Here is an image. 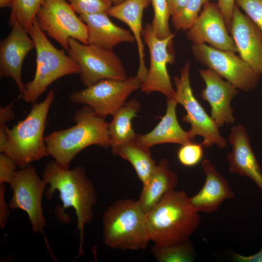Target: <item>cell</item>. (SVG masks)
Masks as SVG:
<instances>
[{
	"label": "cell",
	"mask_w": 262,
	"mask_h": 262,
	"mask_svg": "<svg viewBox=\"0 0 262 262\" xmlns=\"http://www.w3.org/2000/svg\"><path fill=\"white\" fill-rule=\"evenodd\" d=\"M42 179L49 185L45 193L50 199L55 191L59 193L62 203L60 210H55L57 218L65 223L69 221L64 211L72 208L77 218V229L80 232V245L78 256L82 255L84 229L85 224L94 218L93 207L97 200L95 187L88 178L84 168L76 166L72 169L62 165L54 160L45 166Z\"/></svg>",
	"instance_id": "6da1fadb"
},
{
	"label": "cell",
	"mask_w": 262,
	"mask_h": 262,
	"mask_svg": "<svg viewBox=\"0 0 262 262\" xmlns=\"http://www.w3.org/2000/svg\"><path fill=\"white\" fill-rule=\"evenodd\" d=\"M191 205L185 192H167L146 213L150 241L164 246L190 239L198 228L200 217Z\"/></svg>",
	"instance_id": "7a4b0ae2"
},
{
	"label": "cell",
	"mask_w": 262,
	"mask_h": 262,
	"mask_svg": "<svg viewBox=\"0 0 262 262\" xmlns=\"http://www.w3.org/2000/svg\"><path fill=\"white\" fill-rule=\"evenodd\" d=\"M75 125L51 132L44 137L49 155L56 162L69 167L71 161L82 150L91 145L110 147L108 123L97 115L92 108L85 105L73 116Z\"/></svg>",
	"instance_id": "3957f363"
},
{
	"label": "cell",
	"mask_w": 262,
	"mask_h": 262,
	"mask_svg": "<svg viewBox=\"0 0 262 262\" xmlns=\"http://www.w3.org/2000/svg\"><path fill=\"white\" fill-rule=\"evenodd\" d=\"M54 96V90H50L44 100L33 104L24 119L11 129L6 127V143L2 153L12 159L20 169L49 156L44 132Z\"/></svg>",
	"instance_id": "277c9868"
},
{
	"label": "cell",
	"mask_w": 262,
	"mask_h": 262,
	"mask_svg": "<svg viewBox=\"0 0 262 262\" xmlns=\"http://www.w3.org/2000/svg\"><path fill=\"white\" fill-rule=\"evenodd\" d=\"M103 237L109 247L122 250L145 249L150 241L146 214L138 200L115 201L102 216Z\"/></svg>",
	"instance_id": "5b68a950"
},
{
	"label": "cell",
	"mask_w": 262,
	"mask_h": 262,
	"mask_svg": "<svg viewBox=\"0 0 262 262\" xmlns=\"http://www.w3.org/2000/svg\"><path fill=\"white\" fill-rule=\"evenodd\" d=\"M28 33L36 50V70L33 80L25 84L21 98L34 104L52 82L66 75L79 74L78 66L63 49L55 48L40 28L36 19Z\"/></svg>",
	"instance_id": "8992f818"
},
{
	"label": "cell",
	"mask_w": 262,
	"mask_h": 262,
	"mask_svg": "<svg viewBox=\"0 0 262 262\" xmlns=\"http://www.w3.org/2000/svg\"><path fill=\"white\" fill-rule=\"evenodd\" d=\"M190 61L186 62L181 68L180 76L174 77L176 90L173 98L186 112L182 121L190 124L191 128L187 132L191 140H194L196 136H200L203 139L201 143L203 147H209L215 144L224 148L227 145L226 140L194 95L190 79Z\"/></svg>",
	"instance_id": "52a82bcc"
},
{
	"label": "cell",
	"mask_w": 262,
	"mask_h": 262,
	"mask_svg": "<svg viewBox=\"0 0 262 262\" xmlns=\"http://www.w3.org/2000/svg\"><path fill=\"white\" fill-rule=\"evenodd\" d=\"M67 54L78 66L82 84L89 86L104 79L124 80L128 77L124 66L113 50L84 44L70 38Z\"/></svg>",
	"instance_id": "ba28073f"
},
{
	"label": "cell",
	"mask_w": 262,
	"mask_h": 262,
	"mask_svg": "<svg viewBox=\"0 0 262 262\" xmlns=\"http://www.w3.org/2000/svg\"><path fill=\"white\" fill-rule=\"evenodd\" d=\"M142 82L136 75L124 80L104 79L69 96L73 103L91 106L95 114L105 118L113 115L127 102L129 96L141 88Z\"/></svg>",
	"instance_id": "9c48e42d"
},
{
	"label": "cell",
	"mask_w": 262,
	"mask_h": 262,
	"mask_svg": "<svg viewBox=\"0 0 262 262\" xmlns=\"http://www.w3.org/2000/svg\"><path fill=\"white\" fill-rule=\"evenodd\" d=\"M194 59L214 71L238 89L248 92L258 85L261 76L235 52L219 49L206 44L193 45Z\"/></svg>",
	"instance_id": "30bf717a"
},
{
	"label": "cell",
	"mask_w": 262,
	"mask_h": 262,
	"mask_svg": "<svg viewBox=\"0 0 262 262\" xmlns=\"http://www.w3.org/2000/svg\"><path fill=\"white\" fill-rule=\"evenodd\" d=\"M36 20L40 28L65 49L68 48L70 38L89 44L87 25L66 0H45L37 12Z\"/></svg>",
	"instance_id": "8fae6325"
},
{
	"label": "cell",
	"mask_w": 262,
	"mask_h": 262,
	"mask_svg": "<svg viewBox=\"0 0 262 262\" xmlns=\"http://www.w3.org/2000/svg\"><path fill=\"white\" fill-rule=\"evenodd\" d=\"M13 192L8 205L11 210L20 209L28 215L32 231L42 232L46 225L42 200L47 185L38 175L34 166L17 170L9 184Z\"/></svg>",
	"instance_id": "7c38bea8"
},
{
	"label": "cell",
	"mask_w": 262,
	"mask_h": 262,
	"mask_svg": "<svg viewBox=\"0 0 262 262\" xmlns=\"http://www.w3.org/2000/svg\"><path fill=\"white\" fill-rule=\"evenodd\" d=\"M174 36L173 34L165 38H158L151 24L148 23L143 29L142 37L148 47L150 55L149 68L141 86L143 92L149 94L158 92L167 98H174L175 90L167 68V64H172L174 60L172 48Z\"/></svg>",
	"instance_id": "4fadbf2b"
},
{
	"label": "cell",
	"mask_w": 262,
	"mask_h": 262,
	"mask_svg": "<svg viewBox=\"0 0 262 262\" xmlns=\"http://www.w3.org/2000/svg\"><path fill=\"white\" fill-rule=\"evenodd\" d=\"M193 45L208 44L221 50L237 52V49L217 4L207 1L192 27L186 33Z\"/></svg>",
	"instance_id": "5bb4252c"
},
{
	"label": "cell",
	"mask_w": 262,
	"mask_h": 262,
	"mask_svg": "<svg viewBox=\"0 0 262 262\" xmlns=\"http://www.w3.org/2000/svg\"><path fill=\"white\" fill-rule=\"evenodd\" d=\"M10 26L12 27L10 33L0 43V75L12 78L21 95L25 90L22 79L23 63L27 54L35 49V45L18 21L15 20Z\"/></svg>",
	"instance_id": "9a60e30c"
},
{
	"label": "cell",
	"mask_w": 262,
	"mask_h": 262,
	"mask_svg": "<svg viewBox=\"0 0 262 262\" xmlns=\"http://www.w3.org/2000/svg\"><path fill=\"white\" fill-rule=\"evenodd\" d=\"M199 74L205 84L201 98L211 107V117L218 128L235 121L231 101L238 94V89L211 69H201Z\"/></svg>",
	"instance_id": "2e32d148"
},
{
	"label": "cell",
	"mask_w": 262,
	"mask_h": 262,
	"mask_svg": "<svg viewBox=\"0 0 262 262\" xmlns=\"http://www.w3.org/2000/svg\"><path fill=\"white\" fill-rule=\"evenodd\" d=\"M230 33L239 56L262 76V32L236 4Z\"/></svg>",
	"instance_id": "e0dca14e"
},
{
	"label": "cell",
	"mask_w": 262,
	"mask_h": 262,
	"mask_svg": "<svg viewBox=\"0 0 262 262\" xmlns=\"http://www.w3.org/2000/svg\"><path fill=\"white\" fill-rule=\"evenodd\" d=\"M228 140L232 147L227 157L229 172L248 177L262 193V171L250 145L246 130L240 124L233 126Z\"/></svg>",
	"instance_id": "ac0fdd59"
},
{
	"label": "cell",
	"mask_w": 262,
	"mask_h": 262,
	"mask_svg": "<svg viewBox=\"0 0 262 262\" xmlns=\"http://www.w3.org/2000/svg\"><path fill=\"white\" fill-rule=\"evenodd\" d=\"M201 166L205 175L204 184L196 194L189 197V200L198 212L210 213L217 211L224 200L233 198L234 194L227 180L210 160L204 159Z\"/></svg>",
	"instance_id": "d6986e66"
},
{
	"label": "cell",
	"mask_w": 262,
	"mask_h": 262,
	"mask_svg": "<svg viewBox=\"0 0 262 262\" xmlns=\"http://www.w3.org/2000/svg\"><path fill=\"white\" fill-rule=\"evenodd\" d=\"M108 16L106 13L80 15L88 28L89 44L113 50L120 43L136 42L131 32L115 24Z\"/></svg>",
	"instance_id": "ffe728a7"
},
{
	"label": "cell",
	"mask_w": 262,
	"mask_h": 262,
	"mask_svg": "<svg viewBox=\"0 0 262 262\" xmlns=\"http://www.w3.org/2000/svg\"><path fill=\"white\" fill-rule=\"evenodd\" d=\"M150 3L149 0H126L119 4L113 6L107 12L109 16L126 23L134 36L139 55V67L136 76L142 83L148 72L144 60L142 18L144 10Z\"/></svg>",
	"instance_id": "44dd1931"
},
{
	"label": "cell",
	"mask_w": 262,
	"mask_h": 262,
	"mask_svg": "<svg viewBox=\"0 0 262 262\" xmlns=\"http://www.w3.org/2000/svg\"><path fill=\"white\" fill-rule=\"evenodd\" d=\"M178 103L174 98H167L164 115L155 128L145 134H137L136 139L144 146L150 148L161 144L174 143L182 145L192 141L187 131L180 126L176 115Z\"/></svg>",
	"instance_id": "7402d4cb"
},
{
	"label": "cell",
	"mask_w": 262,
	"mask_h": 262,
	"mask_svg": "<svg viewBox=\"0 0 262 262\" xmlns=\"http://www.w3.org/2000/svg\"><path fill=\"white\" fill-rule=\"evenodd\" d=\"M178 183V174L170 169L167 159H162L157 164L148 180L142 184L138 201L146 214L167 192L175 189Z\"/></svg>",
	"instance_id": "603a6c76"
},
{
	"label": "cell",
	"mask_w": 262,
	"mask_h": 262,
	"mask_svg": "<svg viewBox=\"0 0 262 262\" xmlns=\"http://www.w3.org/2000/svg\"><path fill=\"white\" fill-rule=\"evenodd\" d=\"M141 108L140 102L133 98L122 106L114 115L112 121L108 123L112 153L115 155L122 146L133 141L137 134L132 126V120L136 116Z\"/></svg>",
	"instance_id": "cb8c5ba5"
},
{
	"label": "cell",
	"mask_w": 262,
	"mask_h": 262,
	"mask_svg": "<svg viewBox=\"0 0 262 262\" xmlns=\"http://www.w3.org/2000/svg\"><path fill=\"white\" fill-rule=\"evenodd\" d=\"M115 155L120 156L132 165L142 184L148 180L157 166L150 148L141 144L136 138L120 147Z\"/></svg>",
	"instance_id": "d4e9b609"
},
{
	"label": "cell",
	"mask_w": 262,
	"mask_h": 262,
	"mask_svg": "<svg viewBox=\"0 0 262 262\" xmlns=\"http://www.w3.org/2000/svg\"><path fill=\"white\" fill-rule=\"evenodd\" d=\"M151 251L159 262H191L195 258L194 246L190 239L167 246L154 245Z\"/></svg>",
	"instance_id": "484cf974"
},
{
	"label": "cell",
	"mask_w": 262,
	"mask_h": 262,
	"mask_svg": "<svg viewBox=\"0 0 262 262\" xmlns=\"http://www.w3.org/2000/svg\"><path fill=\"white\" fill-rule=\"evenodd\" d=\"M45 0H14L9 18V25L18 21L28 33L39 8Z\"/></svg>",
	"instance_id": "4316f807"
},
{
	"label": "cell",
	"mask_w": 262,
	"mask_h": 262,
	"mask_svg": "<svg viewBox=\"0 0 262 262\" xmlns=\"http://www.w3.org/2000/svg\"><path fill=\"white\" fill-rule=\"evenodd\" d=\"M209 0H189L183 8L171 17V23L177 30H189L199 15L202 6Z\"/></svg>",
	"instance_id": "83f0119b"
},
{
	"label": "cell",
	"mask_w": 262,
	"mask_h": 262,
	"mask_svg": "<svg viewBox=\"0 0 262 262\" xmlns=\"http://www.w3.org/2000/svg\"><path fill=\"white\" fill-rule=\"evenodd\" d=\"M153 8L154 16L152 28L156 35L160 39L167 38L173 33L169 27V13L167 0H149Z\"/></svg>",
	"instance_id": "f1b7e54d"
},
{
	"label": "cell",
	"mask_w": 262,
	"mask_h": 262,
	"mask_svg": "<svg viewBox=\"0 0 262 262\" xmlns=\"http://www.w3.org/2000/svg\"><path fill=\"white\" fill-rule=\"evenodd\" d=\"M80 15L106 13L113 6L111 0H66Z\"/></svg>",
	"instance_id": "f546056e"
},
{
	"label": "cell",
	"mask_w": 262,
	"mask_h": 262,
	"mask_svg": "<svg viewBox=\"0 0 262 262\" xmlns=\"http://www.w3.org/2000/svg\"><path fill=\"white\" fill-rule=\"evenodd\" d=\"M177 152L179 162L184 166L192 167L197 164L203 156V146L192 141L181 145Z\"/></svg>",
	"instance_id": "4dcf8cb0"
},
{
	"label": "cell",
	"mask_w": 262,
	"mask_h": 262,
	"mask_svg": "<svg viewBox=\"0 0 262 262\" xmlns=\"http://www.w3.org/2000/svg\"><path fill=\"white\" fill-rule=\"evenodd\" d=\"M235 3L262 32V0H235Z\"/></svg>",
	"instance_id": "1f68e13d"
},
{
	"label": "cell",
	"mask_w": 262,
	"mask_h": 262,
	"mask_svg": "<svg viewBox=\"0 0 262 262\" xmlns=\"http://www.w3.org/2000/svg\"><path fill=\"white\" fill-rule=\"evenodd\" d=\"M15 101L10 103L4 107L0 108V152L4 151L6 143V124L13 119L15 114L13 107Z\"/></svg>",
	"instance_id": "d6a6232c"
},
{
	"label": "cell",
	"mask_w": 262,
	"mask_h": 262,
	"mask_svg": "<svg viewBox=\"0 0 262 262\" xmlns=\"http://www.w3.org/2000/svg\"><path fill=\"white\" fill-rule=\"evenodd\" d=\"M17 165L11 158L3 153H0V183L10 184L16 171Z\"/></svg>",
	"instance_id": "836d02e7"
},
{
	"label": "cell",
	"mask_w": 262,
	"mask_h": 262,
	"mask_svg": "<svg viewBox=\"0 0 262 262\" xmlns=\"http://www.w3.org/2000/svg\"><path fill=\"white\" fill-rule=\"evenodd\" d=\"M217 5L222 13L230 32L235 0H218Z\"/></svg>",
	"instance_id": "e575fe53"
},
{
	"label": "cell",
	"mask_w": 262,
	"mask_h": 262,
	"mask_svg": "<svg viewBox=\"0 0 262 262\" xmlns=\"http://www.w3.org/2000/svg\"><path fill=\"white\" fill-rule=\"evenodd\" d=\"M5 191L4 183H0V228L2 229L5 228L10 214V208L5 198Z\"/></svg>",
	"instance_id": "d590c367"
},
{
	"label": "cell",
	"mask_w": 262,
	"mask_h": 262,
	"mask_svg": "<svg viewBox=\"0 0 262 262\" xmlns=\"http://www.w3.org/2000/svg\"><path fill=\"white\" fill-rule=\"evenodd\" d=\"M234 260L239 262H262V248L257 253L250 256H243L234 252Z\"/></svg>",
	"instance_id": "8d00e7d4"
},
{
	"label": "cell",
	"mask_w": 262,
	"mask_h": 262,
	"mask_svg": "<svg viewBox=\"0 0 262 262\" xmlns=\"http://www.w3.org/2000/svg\"><path fill=\"white\" fill-rule=\"evenodd\" d=\"M189 0H167L169 13L172 16L179 13Z\"/></svg>",
	"instance_id": "74e56055"
},
{
	"label": "cell",
	"mask_w": 262,
	"mask_h": 262,
	"mask_svg": "<svg viewBox=\"0 0 262 262\" xmlns=\"http://www.w3.org/2000/svg\"><path fill=\"white\" fill-rule=\"evenodd\" d=\"M14 0H0V7H12Z\"/></svg>",
	"instance_id": "f35d334b"
},
{
	"label": "cell",
	"mask_w": 262,
	"mask_h": 262,
	"mask_svg": "<svg viewBox=\"0 0 262 262\" xmlns=\"http://www.w3.org/2000/svg\"><path fill=\"white\" fill-rule=\"evenodd\" d=\"M111 0L114 5H116L124 2L126 0Z\"/></svg>",
	"instance_id": "ab89813d"
}]
</instances>
